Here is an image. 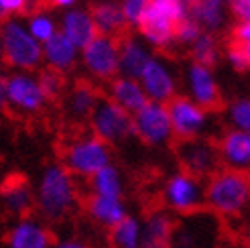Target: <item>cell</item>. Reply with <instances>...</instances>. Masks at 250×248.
I'll return each instance as SVG.
<instances>
[{"label": "cell", "instance_id": "1", "mask_svg": "<svg viewBox=\"0 0 250 248\" xmlns=\"http://www.w3.org/2000/svg\"><path fill=\"white\" fill-rule=\"evenodd\" d=\"M80 207L78 177L61 163L43 167L35 183V212L47 224L67 222Z\"/></svg>", "mask_w": 250, "mask_h": 248}, {"label": "cell", "instance_id": "2", "mask_svg": "<svg viewBox=\"0 0 250 248\" xmlns=\"http://www.w3.org/2000/svg\"><path fill=\"white\" fill-rule=\"evenodd\" d=\"M206 207L220 218H238L250 207V175L218 169L206 179Z\"/></svg>", "mask_w": 250, "mask_h": 248}, {"label": "cell", "instance_id": "3", "mask_svg": "<svg viewBox=\"0 0 250 248\" xmlns=\"http://www.w3.org/2000/svg\"><path fill=\"white\" fill-rule=\"evenodd\" d=\"M189 17L187 0H151L146 15L136 29L155 51H169L175 43L179 22Z\"/></svg>", "mask_w": 250, "mask_h": 248}, {"label": "cell", "instance_id": "4", "mask_svg": "<svg viewBox=\"0 0 250 248\" xmlns=\"http://www.w3.org/2000/svg\"><path fill=\"white\" fill-rule=\"evenodd\" d=\"M61 163L78 179L90 181L98 171L114 163V153L108 143L87 130L65 141V145L61 146Z\"/></svg>", "mask_w": 250, "mask_h": 248}, {"label": "cell", "instance_id": "5", "mask_svg": "<svg viewBox=\"0 0 250 248\" xmlns=\"http://www.w3.org/2000/svg\"><path fill=\"white\" fill-rule=\"evenodd\" d=\"M161 207L169 214L187 218L206 207V181L183 169L169 173L161 185Z\"/></svg>", "mask_w": 250, "mask_h": 248}, {"label": "cell", "instance_id": "6", "mask_svg": "<svg viewBox=\"0 0 250 248\" xmlns=\"http://www.w3.org/2000/svg\"><path fill=\"white\" fill-rule=\"evenodd\" d=\"M2 24L4 63L12 71H39L43 67V43L31 35L22 19H8Z\"/></svg>", "mask_w": 250, "mask_h": 248}, {"label": "cell", "instance_id": "7", "mask_svg": "<svg viewBox=\"0 0 250 248\" xmlns=\"http://www.w3.org/2000/svg\"><path fill=\"white\" fill-rule=\"evenodd\" d=\"M167 106H169L175 141L206 139V136L211 139V134L216 130L214 114H211L214 110L199 106L185 94H179L177 98H173Z\"/></svg>", "mask_w": 250, "mask_h": 248}, {"label": "cell", "instance_id": "8", "mask_svg": "<svg viewBox=\"0 0 250 248\" xmlns=\"http://www.w3.org/2000/svg\"><path fill=\"white\" fill-rule=\"evenodd\" d=\"M80 65L94 83H110L120 76V39L98 35L82 49Z\"/></svg>", "mask_w": 250, "mask_h": 248}, {"label": "cell", "instance_id": "9", "mask_svg": "<svg viewBox=\"0 0 250 248\" xmlns=\"http://www.w3.org/2000/svg\"><path fill=\"white\" fill-rule=\"evenodd\" d=\"M90 130L100 136L104 143H108L112 148L122 146L128 141L134 139V118L130 112L114 104L110 98L102 96V100L98 102L94 114L87 122Z\"/></svg>", "mask_w": 250, "mask_h": 248}, {"label": "cell", "instance_id": "10", "mask_svg": "<svg viewBox=\"0 0 250 248\" xmlns=\"http://www.w3.org/2000/svg\"><path fill=\"white\" fill-rule=\"evenodd\" d=\"M134 118V139L151 148H165L175 141L169 106L148 100Z\"/></svg>", "mask_w": 250, "mask_h": 248}, {"label": "cell", "instance_id": "11", "mask_svg": "<svg viewBox=\"0 0 250 248\" xmlns=\"http://www.w3.org/2000/svg\"><path fill=\"white\" fill-rule=\"evenodd\" d=\"M47 104L49 100L37 71L8 73V110L17 116H37L47 108Z\"/></svg>", "mask_w": 250, "mask_h": 248}, {"label": "cell", "instance_id": "12", "mask_svg": "<svg viewBox=\"0 0 250 248\" xmlns=\"http://www.w3.org/2000/svg\"><path fill=\"white\" fill-rule=\"evenodd\" d=\"M175 157H177L179 169L191 173L199 179H209L220 165V155H218V145L214 139H191V141H177L175 146Z\"/></svg>", "mask_w": 250, "mask_h": 248}, {"label": "cell", "instance_id": "13", "mask_svg": "<svg viewBox=\"0 0 250 248\" xmlns=\"http://www.w3.org/2000/svg\"><path fill=\"white\" fill-rule=\"evenodd\" d=\"M139 82L145 88V92H146L151 102L169 104L173 98L179 96L177 71H175V67L161 55H155L151 61H148V65L141 73Z\"/></svg>", "mask_w": 250, "mask_h": 248}, {"label": "cell", "instance_id": "14", "mask_svg": "<svg viewBox=\"0 0 250 248\" xmlns=\"http://www.w3.org/2000/svg\"><path fill=\"white\" fill-rule=\"evenodd\" d=\"M183 85H185V96H189L193 102L208 110H218L224 102L216 71L209 65L193 63L191 61L183 73Z\"/></svg>", "mask_w": 250, "mask_h": 248}, {"label": "cell", "instance_id": "15", "mask_svg": "<svg viewBox=\"0 0 250 248\" xmlns=\"http://www.w3.org/2000/svg\"><path fill=\"white\" fill-rule=\"evenodd\" d=\"M55 236L51 224L37 214L12 220L4 234L6 248H51Z\"/></svg>", "mask_w": 250, "mask_h": 248}, {"label": "cell", "instance_id": "16", "mask_svg": "<svg viewBox=\"0 0 250 248\" xmlns=\"http://www.w3.org/2000/svg\"><path fill=\"white\" fill-rule=\"evenodd\" d=\"M216 145L222 169L250 175V132L224 128L218 134Z\"/></svg>", "mask_w": 250, "mask_h": 248}, {"label": "cell", "instance_id": "17", "mask_svg": "<svg viewBox=\"0 0 250 248\" xmlns=\"http://www.w3.org/2000/svg\"><path fill=\"white\" fill-rule=\"evenodd\" d=\"M0 206L10 218H24L35 212V185L21 175H10L0 185Z\"/></svg>", "mask_w": 250, "mask_h": 248}, {"label": "cell", "instance_id": "18", "mask_svg": "<svg viewBox=\"0 0 250 248\" xmlns=\"http://www.w3.org/2000/svg\"><path fill=\"white\" fill-rule=\"evenodd\" d=\"M83 212L94 226L104 230L114 228L120 220H124L130 214L128 204L124 197H108V195H98L90 191L83 197Z\"/></svg>", "mask_w": 250, "mask_h": 248}, {"label": "cell", "instance_id": "19", "mask_svg": "<svg viewBox=\"0 0 250 248\" xmlns=\"http://www.w3.org/2000/svg\"><path fill=\"white\" fill-rule=\"evenodd\" d=\"M100 100L102 94L92 80L76 82L63 96V112L71 122H90Z\"/></svg>", "mask_w": 250, "mask_h": 248}, {"label": "cell", "instance_id": "20", "mask_svg": "<svg viewBox=\"0 0 250 248\" xmlns=\"http://www.w3.org/2000/svg\"><path fill=\"white\" fill-rule=\"evenodd\" d=\"M177 220L159 207L143 218V248H171L177 234Z\"/></svg>", "mask_w": 250, "mask_h": 248}, {"label": "cell", "instance_id": "21", "mask_svg": "<svg viewBox=\"0 0 250 248\" xmlns=\"http://www.w3.org/2000/svg\"><path fill=\"white\" fill-rule=\"evenodd\" d=\"M155 49L141 35H122L120 37V76L139 80L148 61L155 57Z\"/></svg>", "mask_w": 250, "mask_h": 248}, {"label": "cell", "instance_id": "22", "mask_svg": "<svg viewBox=\"0 0 250 248\" xmlns=\"http://www.w3.org/2000/svg\"><path fill=\"white\" fill-rule=\"evenodd\" d=\"M82 49L73 45L63 33H57L53 39L43 43V67L67 76L80 65Z\"/></svg>", "mask_w": 250, "mask_h": 248}, {"label": "cell", "instance_id": "23", "mask_svg": "<svg viewBox=\"0 0 250 248\" xmlns=\"http://www.w3.org/2000/svg\"><path fill=\"white\" fill-rule=\"evenodd\" d=\"M59 33H63L78 49H83L100 35L96 29L92 10L80 8V6L63 10V15L59 19Z\"/></svg>", "mask_w": 250, "mask_h": 248}, {"label": "cell", "instance_id": "24", "mask_svg": "<svg viewBox=\"0 0 250 248\" xmlns=\"http://www.w3.org/2000/svg\"><path fill=\"white\" fill-rule=\"evenodd\" d=\"M106 98L130 114H136L148 102V96L141 82L126 76H116L110 83H106Z\"/></svg>", "mask_w": 250, "mask_h": 248}, {"label": "cell", "instance_id": "25", "mask_svg": "<svg viewBox=\"0 0 250 248\" xmlns=\"http://www.w3.org/2000/svg\"><path fill=\"white\" fill-rule=\"evenodd\" d=\"M228 10L224 0H189V17L208 33H216L226 24Z\"/></svg>", "mask_w": 250, "mask_h": 248}, {"label": "cell", "instance_id": "26", "mask_svg": "<svg viewBox=\"0 0 250 248\" xmlns=\"http://www.w3.org/2000/svg\"><path fill=\"white\" fill-rule=\"evenodd\" d=\"M92 17L96 22V29L100 35H108V37H120L124 35V31L128 29L126 19L122 15L120 2L116 0H102L92 6Z\"/></svg>", "mask_w": 250, "mask_h": 248}, {"label": "cell", "instance_id": "27", "mask_svg": "<svg viewBox=\"0 0 250 248\" xmlns=\"http://www.w3.org/2000/svg\"><path fill=\"white\" fill-rule=\"evenodd\" d=\"M110 248H143V218L128 214L114 228L108 230Z\"/></svg>", "mask_w": 250, "mask_h": 248}, {"label": "cell", "instance_id": "28", "mask_svg": "<svg viewBox=\"0 0 250 248\" xmlns=\"http://www.w3.org/2000/svg\"><path fill=\"white\" fill-rule=\"evenodd\" d=\"M87 191L108 197H124V193H126V179H124L122 169L114 163H110L102 171H98L87 181Z\"/></svg>", "mask_w": 250, "mask_h": 248}, {"label": "cell", "instance_id": "29", "mask_svg": "<svg viewBox=\"0 0 250 248\" xmlns=\"http://www.w3.org/2000/svg\"><path fill=\"white\" fill-rule=\"evenodd\" d=\"M189 57L193 63H202V65H209L214 67L220 57H222V49H220V41L214 33L204 31L199 35V39L189 47Z\"/></svg>", "mask_w": 250, "mask_h": 248}, {"label": "cell", "instance_id": "30", "mask_svg": "<svg viewBox=\"0 0 250 248\" xmlns=\"http://www.w3.org/2000/svg\"><path fill=\"white\" fill-rule=\"evenodd\" d=\"M224 124L226 128L250 132V96H238L224 106Z\"/></svg>", "mask_w": 250, "mask_h": 248}, {"label": "cell", "instance_id": "31", "mask_svg": "<svg viewBox=\"0 0 250 248\" xmlns=\"http://www.w3.org/2000/svg\"><path fill=\"white\" fill-rule=\"evenodd\" d=\"M24 22H27L31 35L39 43H47L59 33V21L47 10H31Z\"/></svg>", "mask_w": 250, "mask_h": 248}, {"label": "cell", "instance_id": "32", "mask_svg": "<svg viewBox=\"0 0 250 248\" xmlns=\"http://www.w3.org/2000/svg\"><path fill=\"white\" fill-rule=\"evenodd\" d=\"M37 76H39V82H41V88L47 96V100H57V98L65 96V76L59 71H53V69H39L37 71Z\"/></svg>", "mask_w": 250, "mask_h": 248}, {"label": "cell", "instance_id": "33", "mask_svg": "<svg viewBox=\"0 0 250 248\" xmlns=\"http://www.w3.org/2000/svg\"><path fill=\"white\" fill-rule=\"evenodd\" d=\"M148 6H151V0H120L122 15H124V19H126V24L130 29L141 27Z\"/></svg>", "mask_w": 250, "mask_h": 248}, {"label": "cell", "instance_id": "34", "mask_svg": "<svg viewBox=\"0 0 250 248\" xmlns=\"http://www.w3.org/2000/svg\"><path fill=\"white\" fill-rule=\"evenodd\" d=\"M202 33H204V29L199 27V24H197L191 17H187L185 21L179 22L177 33H175V43L189 49V47L199 39V35H202Z\"/></svg>", "mask_w": 250, "mask_h": 248}, {"label": "cell", "instance_id": "35", "mask_svg": "<svg viewBox=\"0 0 250 248\" xmlns=\"http://www.w3.org/2000/svg\"><path fill=\"white\" fill-rule=\"evenodd\" d=\"M33 0H0V22L8 19H21L22 15L31 12Z\"/></svg>", "mask_w": 250, "mask_h": 248}, {"label": "cell", "instance_id": "36", "mask_svg": "<svg viewBox=\"0 0 250 248\" xmlns=\"http://www.w3.org/2000/svg\"><path fill=\"white\" fill-rule=\"evenodd\" d=\"M224 57H226L228 65H230L234 71L244 73V71H248V69H250L248 59H246V55H244V49H242L238 43L230 41V43H228V47H226V51H224Z\"/></svg>", "mask_w": 250, "mask_h": 248}, {"label": "cell", "instance_id": "37", "mask_svg": "<svg viewBox=\"0 0 250 248\" xmlns=\"http://www.w3.org/2000/svg\"><path fill=\"white\" fill-rule=\"evenodd\" d=\"M230 41L238 43L244 49V55L250 65V22H236V27L232 29V35H230Z\"/></svg>", "mask_w": 250, "mask_h": 248}, {"label": "cell", "instance_id": "38", "mask_svg": "<svg viewBox=\"0 0 250 248\" xmlns=\"http://www.w3.org/2000/svg\"><path fill=\"white\" fill-rule=\"evenodd\" d=\"M228 8L236 22H250V0H234Z\"/></svg>", "mask_w": 250, "mask_h": 248}, {"label": "cell", "instance_id": "39", "mask_svg": "<svg viewBox=\"0 0 250 248\" xmlns=\"http://www.w3.org/2000/svg\"><path fill=\"white\" fill-rule=\"evenodd\" d=\"M51 248H92V246L80 236H63V238H55Z\"/></svg>", "mask_w": 250, "mask_h": 248}, {"label": "cell", "instance_id": "40", "mask_svg": "<svg viewBox=\"0 0 250 248\" xmlns=\"http://www.w3.org/2000/svg\"><path fill=\"white\" fill-rule=\"evenodd\" d=\"M8 110V76L0 71V112Z\"/></svg>", "mask_w": 250, "mask_h": 248}, {"label": "cell", "instance_id": "41", "mask_svg": "<svg viewBox=\"0 0 250 248\" xmlns=\"http://www.w3.org/2000/svg\"><path fill=\"white\" fill-rule=\"evenodd\" d=\"M47 2L53 8H59V10H69V8L78 6V0H47Z\"/></svg>", "mask_w": 250, "mask_h": 248}, {"label": "cell", "instance_id": "42", "mask_svg": "<svg viewBox=\"0 0 250 248\" xmlns=\"http://www.w3.org/2000/svg\"><path fill=\"white\" fill-rule=\"evenodd\" d=\"M4 63V43H2V24H0V65Z\"/></svg>", "mask_w": 250, "mask_h": 248}, {"label": "cell", "instance_id": "43", "mask_svg": "<svg viewBox=\"0 0 250 248\" xmlns=\"http://www.w3.org/2000/svg\"><path fill=\"white\" fill-rule=\"evenodd\" d=\"M171 248H202V246H191V244H179V242H173Z\"/></svg>", "mask_w": 250, "mask_h": 248}, {"label": "cell", "instance_id": "44", "mask_svg": "<svg viewBox=\"0 0 250 248\" xmlns=\"http://www.w3.org/2000/svg\"><path fill=\"white\" fill-rule=\"evenodd\" d=\"M246 240H248V244H250V228L246 230Z\"/></svg>", "mask_w": 250, "mask_h": 248}, {"label": "cell", "instance_id": "45", "mask_svg": "<svg viewBox=\"0 0 250 248\" xmlns=\"http://www.w3.org/2000/svg\"><path fill=\"white\" fill-rule=\"evenodd\" d=\"M224 2H226V4H228V6H230V4H232V2H234V0H224Z\"/></svg>", "mask_w": 250, "mask_h": 248}]
</instances>
